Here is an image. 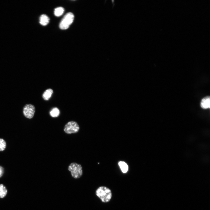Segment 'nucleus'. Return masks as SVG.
I'll use <instances>...</instances> for the list:
<instances>
[{
  "instance_id": "f257e3e1",
  "label": "nucleus",
  "mask_w": 210,
  "mask_h": 210,
  "mask_svg": "<svg viewBox=\"0 0 210 210\" xmlns=\"http://www.w3.org/2000/svg\"><path fill=\"white\" fill-rule=\"evenodd\" d=\"M96 194L101 201L104 203L110 202L112 197L111 190L105 186H101L98 187L96 190Z\"/></svg>"
},
{
  "instance_id": "f03ea898",
  "label": "nucleus",
  "mask_w": 210,
  "mask_h": 210,
  "mask_svg": "<svg viewBox=\"0 0 210 210\" xmlns=\"http://www.w3.org/2000/svg\"><path fill=\"white\" fill-rule=\"evenodd\" d=\"M72 176L75 179H78L83 175V172L82 165L76 163H71L68 167Z\"/></svg>"
},
{
  "instance_id": "0eeeda50",
  "label": "nucleus",
  "mask_w": 210,
  "mask_h": 210,
  "mask_svg": "<svg viewBox=\"0 0 210 210\" xmlns=\"http://www.w3.org/2000/svg\"><path fill=\"white\" fill-rule=\"evenodd\" d=\"M53 93V91L51 89L46 90L43 93V97L45 100H48L51 98Z\"/></svg>"
},
{
  "instance_id": "4468645a",
  "label": "nucleus",
  "mask_w": 210,
  "mask_h": 210,
  "mask_svg": "<svg viewBox=\"0 0 210 210\" xmlns=\"http://www.w3.org/2000/svg\"><path fill=\"white\" fill-rule=\"evenodd\" d=\"M4 169L2 167L0 166V177H2Z\"/></svg>"
},
{
  "instance_id": "9b49d317",
  "label": "nucleus",
  "mask_w": 210,
  "mask_h": 210,
  "mask_svg": "<svg viewBox=\"0 0 210 210\" xmlns=\"http://www.w3.org/2000/svg\"><path fill=\"white\" fill-rule=\"evenodd\" d=\"M50 115L53 117H58L60 113L59 110L57 107L53 108L50 112Z\"/></svg>"
},
{
  "instance_id": "39448f33",
  "label": "nucleus",
  "mask_w": 210,
  "mask_h": 210,
  "mask_svg": "<svg viewBox=\"0 0 210 210\" xmlns=\"http://www.w3.org/2000/svg\"><path fill=\"white\" fill-rule=\"evenodd\" d=\"M35 112V107L34 105L32 104H27L24 107L23 110L24 115L28 119H32L34 116Z\"/></svg>"
},
{
  "instance_id": "6e6552de",
  "label": "nucleus",
  "mask_w": 210,
  "mask_h": 210,
  "mask_svg": "<svg viewBox=\"0 0 210 210\" xmlns=\"http://www.w3.org/2000/svg\"><path fill=\"white\" fill-rule=\"evenodd\" d=\"M40 24L43 26L47 25L50 22V18L46 15H43L40 18Z\"/></svg>"
},
{
  "instance_id": "20e7f679",
  "label": "nucleus",
  "mask_w": 210,
  "mask_h": 210,
  "mask_svg": "<svg viewBox=\"0 0 210 210\" xmlns=\"http://www.w3.org/2000/svg\"><path fill=\"white\" fill-rule=\"evenodd\" d=\"M80 129V127L78 123L76 121H71L65 125L64 130L66 133L69 134L77 133Z\"/></svg>"
},
{
  "instance_id": "ddd939ff",
  "label": "nucleus",
  "mask_w": 210,
  "mask_h": 210,
  "mask_svg": "<svg viewBox=\"0 0 210 210\" xmlns=\"http://www.w3.org/2000/svg\"><path fill=\"white\" fill-rule=\"evenodd\" d=\"M6 147V143L5 141L3 139H0V151L4 150Z\"/></svg>"
},
{
  "instance_id": "f8f14e48",
  "label": "nucleus",
  "mask_w": 210,
  "mask_h": 210,
  "mask_svg": "<svg viewBox=\"0 0 210 210\" xmlns=\"http://www.w3.org/2000/svg\"><path fill=\"white\" fill-rule=\"evenodd\" d=\"M64 12V9L62 7H59L56 8L54 11V15L55 16L59 17L61 16Z\"/></svg>"
},
{
  "instance_id": "423d86ee",
  "label": "nucleus",
  "mask_w": 210,
  "mask_h": 210,
  "mask_svg": "<svg viewBox=\"0 0 210 210\" xmlns=\"http://www.w3.org/2000/svg\"><path fill=\"white\" fill-rule=\"evenodd\" d=\"M200 106L202 108L204 109L210 108V100L209 96H207L202 100L200 103Z\"/></svg>"
},
{
  "instance_id": "9d476101",
  "label": "nucleus",
  "mask_w": 210,
  "mask_h": 210,
  "mask_svg": "<svg viewBox=\"0 0 210 210\" xmlns=\"http://www.w3.org/2000/svg\"><path fill=\"white\" fill-rule=\"evenodd\" d=\"M119 165L123 173H126L127 172L128 167L126 163L123 161H120L119 162Z\"/></svg>"
},
{
  "instance_id": "1a4fd4ad",
  "label": "nucleus",
  "mask_w": 210,
  "mask_h": 210,
  "mask_svg": "<svg viewBox=\"0 0 210 210\" xmlns=\"http://www.w3.org/2000/svg\"><path fill=\"white\" fill-rule=\"evenodd\" d=\"M7 190L3 184H0V198H3L7 195Z\"/></svg>"
},
{
  "instance_id": "7ed1b4c3",
  "label": "nucleus",
  "mask_w": 210,
  "mask_h": 210,
  "mask_svg": "<svg viewBox=\"0 0 210 210\" xmlns=\"http://www.w3.org/2000/svg\"><path fill=\"white\" fill-rule=\"evenodd\" d=\"M74 16L73 13H67L64 17L61 22L59 27L62 30L68 29L73 23Z\"/></svg>"
}]
</instances>
